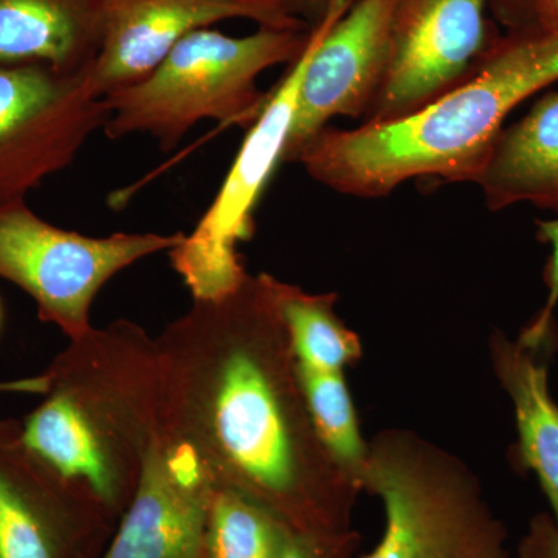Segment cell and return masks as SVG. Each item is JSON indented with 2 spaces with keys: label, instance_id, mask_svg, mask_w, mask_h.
Returning <instances> with one entry per match:
<instances>
[{
  "label": "cell",
  "instance_id": "16",
  "mask_svg": "<svg viewBox=\"0 0 558 558\" xmlns=\"http://www.w3.org/2000/svg\"><path fill=\"white\" fill-rule=\"evenodd\" d=\"M488 352L501 388L512 400L520 459L537 475L558 524V405L549 392L548 368L534 349L505 333H492Z\"/></svg>",
  "mask_w": 558,
  "mask_h": 558
},
{
  "label": "cell",
  "instance_id": "14",
  "mask_svg": "<svg viewBox=\"0 0 558 558\" xmlns=\"http://www.w3.org/2000/svg\"><path fill=\"white\" fill-rule=\"evenodd\" d=\"M105 0H0V65L89 68L102 38Z\"/></svg>",
  "mask_w": 558,
  "mask_h": 558
},
{
  "label": "cell",
  "instance_id": "9",
  "mask_svg": "<svg viewBox=\"0 0 558 558\" xmlns=\"http://www.w3.org/2000/svg\"><path fill=\"white\" fill-rule=\"evenodd\" d=\"M119 521L27 446L21 422L0 417V558H101Z\"/></svg>",
  "mask_w": 558,
  "mask_h": 558
},
{
  "label": "cell",
  "instance_id": "10",
  "mask_svg": "<svg viewBox=\"0 0 558 558\" xmlns=\"http://www.w3.org/2000/svg\"><path fill=\"white\" fill-rule=\"evenodd\" d=\"M488 0H396L379 95L363 123H387L468 83L501 39Z\"/></svg>",
  "mask_w": 558,
  "mask_h": 558
},
{
  "label": "cell",
  "instance_id": "25",
  "mask_svg": "<svg viewBox=\"0 0 558 558\" xmlns=\"http://www.w3.org/2000/svg\"><path fill=\"white\" fill-rule=\"evenodd\" d=\"M537 25L558 36V0H543L537 13Z\"/></svg>",
  "mask_w": 558,
  "mask_h": 558
},
{
  "label": "cell",
  "instance_id": "22",
  "mask_svg": "<svg viewBox=\"0 0 558 558\" xmlns=\"http://www.w3.org/2000/svg\"><path fill=\"white\" fill-rule=\"evenodd\" d=\"M517 558H558V524L550 513H538L531 520Z\"/></svg>",
  "mask_w": 558,
  "mask_h": 558
},
{
  "label": "cell",
  "instance_id": "4",
  "mask_svg": "<svg viewBox=\"0 0 558 558\" xmlns=\"http://www.w3.org/2000/svg\"><path fill=\"white\" fill-rule=\"evenodd\" d=\"M310 39L311 32L269 27L242 38L193 32L148 78L105 97L110 116L102 131L113 140L148 134L168 153L204 120L250 126L266 101L260 73L293 64Z\"/></svg>",
  "mask_w": 558,
  "mask_h": 558
},
{
  "label": "cell",
  "instance_id": "26",
  "mask_svg": "<svg viewBox=\"0 0 558 558\" xmlns=\"http://www.w3.org/2000/svg\"><path fill=\"white\" fill-rule=\"evenodd\" d=\"M3 389H9V391H11V384L7 385V384H0V391H3Z\"/></svg>",
  "mask_w": 558,
  "mask_h": 558
},
{
  "label": "cell",
  "instance_id": "13",
  "mask_svg": "<svg viewBox=\"0 0 558 558\" xmlns=\"http://www.w3.org/2000/svg\"><path fill=\"white\" fill-rule=\"evenodd\" d=\"M216 487L197 454L159 429L101 558H211L208 519Z\"/></svg>",
  "mask_w": 558,
  "mask_h": 558
},
{
  "label": "cell",
  "instance_id": "6",
  "mask_svg": "<svg viewBox=\"0 0 558 558\" xmlns=\"http://www.w3.org/2000/svg\"><path fill=\"white\" fill-rule=\"evenodd\" d=\"M183 240V233L87 236L51 226L25 201L7 202L0 204V278L31 295L44 323L76 340L92 328V303L110 279Z\"/></svg>",
  "mask_w": 558,
  "mask_h": 558
},
{
  "label": "cell",
  "instance_id": "7",
  "mask_svg": "<svg viewBox=\"0 0 558 558\" xmlns=\"http://www.w3.org/2000/svg\"><path fill=\"white\" fill-rule=\"evenodd\" d=\"M325 21L326 17L311 32L310 44L299 60L267 92L264 108L250 124L247 137L215 199L182 244L170 252L172 267L193 300L226 295L248 274L238 247L253 236L256 208L284 160L301 81Z\"/></svg>",
  "mask_w": 558,
  "mask_h": 558
},
{
  "label": "cell",
  "instance_id": "3",
  "mask_svg": "<svg viewBox=\"0 0 558 558\" xmlns=\"http://www.w3.org/2000/svg\"><path fill=\"white\" fill-rule=\"evenodd\" d=\"M44 374L43 402L21 422L25 442L84 481L120 520L159 432L156 339L126 318L92 326Z\"/></svg>",
  "mask_w": 558,
  "mask_h": 558
},
{
  "label": "cell",
  "instance_id": "1",
  "mask_svg": "<svg viewBox=\"0 0 558 558\" xmlns=\"http://www.w3.org/2000/svg\"><path fill=\"white\" fill-rule=\"evenodd\" d=\"M160 432L182 440L216 486L293 532L351 531L360 488L319 439L269 274L194 300L156 337Z\"/></svg>",
  "mask_w": 558,
  "mask_h": 558
},
{
  "label": "cell",
  "instance_id": "18",
  "mask_svg": "<svg viewBox=\"0 0 558 558\" xmlns=\"http://www.w3.org/2000/svg\"><path fill=\"white\" fill-rule=\"evenodd\" d=\"M296 373L319 439L360 488V475L368 457V440L363 438L360 429L344 371L314 369L296 363Z\"/></svg>",
  "mask_w": 558,
  "mask_h": 558
},
{
  "label": "cell",
  "instance_id": "27",
  "mask_svg": "<svg viewBox=\"0 0 558 558\" xmlns=\"http://www.w3.org/2000/svg\"><path fill=\"white\" fill-rule=\"evenodd\" d=\"M0 318H2V310H0Z\"/></svg>",
  "mask_w": 558,
  "mask_h": 558
},
{
  "label": "cell",
  "instance_id": "2",
  "mask_svg": "<svg viewBox=\"0 0 558 558\" xmlns=\"http://www.w3.org/2000/svg\"><path fill=\"white\" fill-rule=\"evenodd\" d=\"M556 81L558 36L538 25L508 32L468 83L402 119L326 126L293 163L359 199L387 197L417 178L475 183L509 113Z\"/></svg>",
  "mask_w": 558,
  "mask_h": 558
},
{
  "label": "cell",
  "instance_id": "21",
  "mask_svg": "<svg viewBox=\"0 0 558 558\" xmlns=\"http://www.w3.org/2000/svg\"><path fill=\"white\" fill-rule=\"evenodd\" d=\"M362 535L355 529L339 534L293 532L279 558H357Z\"/></svg>",
  "mask_w": 558,
  "mask_h": 558
},
{
  "label": "cell",
  "instance_id": "8",
  "mask_svg": "<svg viewBox=\"0 0 558 558\" xmlns=\"http://www.w3.org/2000/svg\"><path fill=\"white\" fill-rule=\"evenodd\" d=\"M109 116L89 68L0 65V204L25 201L44 180L69 168Z\"/></svg>",
  "mask_w": 558,
  "mask_h": 558
},
{
  "label": "cell",
  "instance_id": "11",
  "mask_svg": "<svg viewBox=\"0 0 558 558\" xmlns=\"http://www.w3.org/2000/svg\"><path fill=\"white\" fill-rule=\"evenodd\" d=\"M396 0L340 2L329 11L301 81L282 163L336 117L365 120L389 60Z\"/></svg>",
  "mask_w": 558,
  "mask_h": 558
},
{
  "label": "cell",
  "instance_id": "17",
  "mask_svg": "<svg viewBox=\"0 0 558 558\" xmlns=\"http://www.w3.org/2000/svg\"><path fill=\"white\" fill-rule=\"evenodd\" d=\"M274 292L300 365L344 371L363 355L362 340L337 314L336 293H311L274 277Z\"/></svg>",
  "mask_w": 558,
  "mask_h": 558
},
{
  "label": "cell",
  "instance_id": "23",
  "mask_svg": "<svg viewBox=\"0 0 558 558\" xmlns=\"http://www.w3.org/2000/svg\"><path fill=\"white\" fill-rule=\"evenodd\" d=\"M542 2L543 0H488V9L508 32H517L537 25Z\"/></svg>",
  "mask_w": 558,
  "mask_h": 558
},
{
  "label": "cell",
  "instance_id": "5",
  "mask_svg": "<svg viewBox=\"0 0 558 558\" xmlns=\"http://www.w3.org/2000/svg\"><path fill=\"white\" fill-rule=\"evenodd\" d=\"M360 488L380 499L385 527L357 558H509L508 529L475 473L410 429L368 440Z\"/></svg>",
  "mask_w": 558,
  "mask_h": 558
},
{
  "label": "cell",
  "instance_id": "20",
  "mask_svg": "<svg viewBox=\"0 0 558 558\" xmlns=\"http://www.w3.org/2000/svg\"><path fill=\"white\" fill-rule=\"evenodd\" d=\"M537 240L549 245L550 253L545 267V282L548 288V299L545 307L537 315V318L523 330L520 336L524 347L537 351L539 347L548 341L550 329L554 325V311L558 304V219L538 220Z\"/></svg>",
  "mask_w": 558,
  "mask_h": 558
},
{
  "label": "cell",
  "instance_id": "15",
  "mask_svg": "<svg viewBox=\"0 0 558 558\" xmlns=\"http://www.w3.org/2000/svg\"><path fill=\"white\" fill-rule=\"evenodd\" d=\"M475 185L492 211L527 202L558 213V92L502 128Z\"/></svg>",
  "mask_w": 558,
  "mask_h": 558
},
{
  "label": "cell",
  "instance_id": "19",
  "mask_svg": "<svg viewBox=\"0 0 558 558\" xmlns=\"http://www.w3.org/2000/svg\"><path fill=\"white\" fill-rule=\"evenodd\" d=\"M293 531L277 515L231 488L216 487L208 519L211 558H279Z\"/></svg>",
  "mask_w": 558,
  "mask_h": 558
},
{
  "label": "cell",
  "instance_id": "12",
  "mask_svg": "<svg viewBox=\"0 0 558 558\" xmlns=\"http://www.w3.org/2000/svg\"><path fill=\"white\" fill-rule=\"evenodd\" d=\"M229 20L311 32L303 22L260 0H105L101 46L89 65L94 89L105 98L142 83L180 40Z\"/></svg>",
  "mask_w": 558,
  "mask_h": 558
},
{
  "label": "cell",
  "instance_id": "24",
  "mask_svg": "<svg viewBox=\"0 0 558 558\" xmlns=\"http://www.w3.org/2000/svg\"><path fill=\"white\" fill-rule=\"evenodd\" d=\"M260 2L271 3L284 11L293 20L303 22L310 31L328 16L329 11L340 2H351L354 5L357 0H260Z\"/></svg>",
  "mask_w": 558,
  "mask_h": 558
}]
</instances>
